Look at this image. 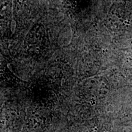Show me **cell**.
I'll return each mask as SVG.
<instances>
[{
  "label": "cell",
  "mask_w": 132,
  "mask_h": 132,
  "mask_svg": "<svg viewBox=\"0 0 132 132\" xmlns=\"http://www.w3.org/2000/svg\"><path fill=\"white\" fill-rule=\"evenodd\" d=\"M119 3H124L125 2V0H116Z\"/></svg>",
  "instance_id": "obj_1"
}]
</instances>
